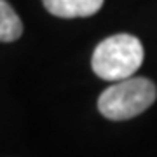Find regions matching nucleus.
Masks as SVG:
<instances>
[{"instance_id": "obj_1", "label": "nucleus", "mask_w": 157, "mask_h": 157, "mask_svg": "<svg viewBox=\"0 0 157 157\" xmlns=\"http://www.w3.org/2000/svg\"><path fill=\"white\" fill-rule=\"evenodd\" d=\"M143 63V45L135 35L117 33L96 45L91 67L98 77L108 82H119L133 77Z\"/></svg>"}, {"instance_id": "obj_2", "label": "nucleus", "mask_w": 157, "mask_h": 157, "mask_svg": "<svg viewBox=\"0 0 157 157\" xmlns=\"http://www.w3.org/2000/svg\"><path fill=\"white\" fill-rule=\"evenodd\" d=\"M155 98L157 87L150 78L129 77L103 91L98 98V108L110 121H126L145 112Z\"/></svg>"}, {"instance_id": "obj_3", "label": "nucleus", "mask_w": 157, "mask_h": 157, "mask_svg": "<svg viewBox=\"0 0 157 157\" xmlns=\"http://www.w3.org/2000/svg\"><path fill=\"white\" fill-rule=\"evenodd\" d=\"M105 0H42L52 16L58 17H87L103 7Z\"/></svg>"}, {"instance_id": "obj_4", "label": "nucleus", "mask_w": 157, "mask_h": 157, "mask_svg": "<svg viewBox=\"0 0 157 157\" xmlns=\"http://www.w3.org/2000/svg\"><path fill=\"white\" fill-rule=\"evenodd\" d=\"M23 33V23L9 2L0 0V42H14Z\"/></svg>"}]
</instances>
